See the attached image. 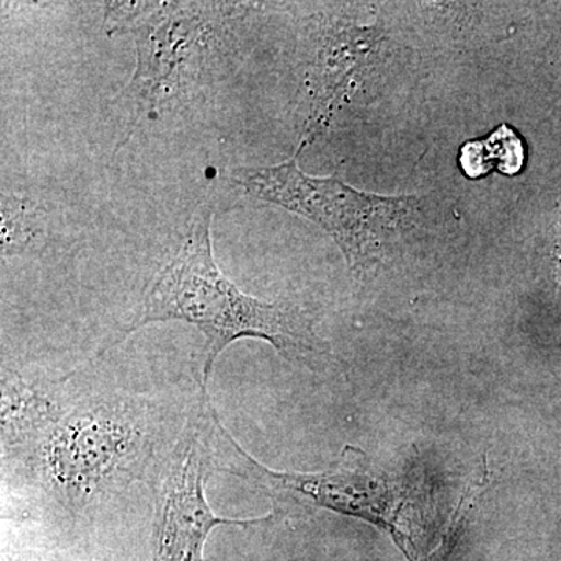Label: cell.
I'll return each instance as SVG.
<instances>
[{
    "label": "cell",
    "instance_id": "1",
    "mask_svg": "<svg viewBox=\"0 0 561 561\" xmlns=\"http://www.w3.org/2000/svg\"><path fill=\"white\" fill-rule=\"evenodd\" d=\"M79 382L2 379L3 483L27 489L49 511L81 513L158 479L169 456L147 398Z\"/></svg>",
    "mask_w": 561,
    "mask_h": 561
},
{
    "label": "cell",
    "instance_id": "2",
    "mask_svg": "<svg viewBox=\"0 0 561 561\" xmlns=\"http://www.w3.org/2000/svg\"><path fill=\"white\" fill-rule=\"evenodd\" d=\"M213 216L209 203L195 210L179 249L146 287L138 311L102 353L140 328L181 321L205 337L202 393H209L220 354L241 339L267 342L290 364L320 370L330 359V348L317 335L311 312L295 302L265 301L239 289L214 260Z\"/></svg>",
    "mask_w": 561,
    "mask_h": 561
},
{
    "label": "cell",
    "instance_id": "3",
    "mask_svg": "<svg viewBox=\"0 0 561 561\" xmlns=\"http://www.w3.org/2000/svg\"><path fill=\"white\" fill-rule=\"evenodd\" d=\"M209 446L214 470L264 494L279 516L317 511L360 519L389 534L409 561L424 556L413 540L411 490L404 479L383 470L356 446H345L331 468L316 472L276 471L254 459L224 426L209 404Z\"/></svg>",
    "mask_w": 561,
    "mask_h": 561
},
{
    "label": "cell",
    "instance_id": "4",
    "mask_svg": "<svg viewBox=\"0 0 561 561\" xmlns=\"http://www.w3.org/2000/svg\"><path fill=\"white\" fill-rule=\"evenodd\" d=\"M301 151L279 164L238 169L232 176L254 201L319 225L337 243L354 276L370 278L394 239L411 227L420 198L368 194L337 176L308 175L298 165Z\"/></svg>",
    "mask_w": 561,
    "mask_h": 561
},
{
    "label": "cell",
    "instance_id": "5",
    "mask_svg": "<svg viewBox=\"0 0 561 561\" xmlns=\"http://www.w3.org/2000/svg\"><path fill=\"white\" fill-rule=\"evenodd\" d=\"M230 3L116 2L106 5L110 33L133 35L138 66L127 94L139 113H154L205 60L219 20L231 16Z\"/></svg>",
    "mask_w": 561,
    "mask_h": 561
},
{
    "label": "cell",
    "instance_id": "6",
    "mask_svg": "<svg viewBox=\"0 0 561 561\" xmlns=\"http://www.w3.org/2000/svg\"><path fill=\"white\" fill-rule=\"evenodd\" d=\"M209 404V394L201 393L157 479L151 561H203L216 527L249 529L278 518L275 512L257 518H225L210 508L206 497V481L214 471Z\"/></svg>",
    "mask_w": 561,
    "mask_h": 561
},
{
    "label": "cell",
    "instance_id": "7",
    "mask_svg": "<svg viewBox=\"0 0 561 561\" xmlns=\"http://www.w3.org/2000/svg\"><path fill=\"white\" fill-rule=\"evenodd\" d=\"M43 219L31 202L2 195V254L13 256L32 250L43 234Z\"/></svg>",
    "mask_w": 561,
    "mask_h": 561
},
{
    "label": "cell",
    "instance_id": "8",
    "mask_svg": "<svg viewBox=\"0 0 561 561\" xmlns=\"http://www.w3.org/2000/svg\"><path fill=\"white\" fill-rule=\"evenodd\" d=\"M457 541H459V538L454 537L453 534H442L437 546L431 549L430 552L424 553L419 561H448L454 548H456Z\"/></svg>",
    "mask_w": 561,
    "mask_h": 561
},
{
    "label": "cell",
    "instance_id": "9",
    "mask_svg": "<svg viewBox=\"0 0 561 561\" xmlns=\"http://www.w3.org/2000/svg\"><path fill=\"white\" fill-rule=\"evenodd\" d=\"M55 561H57V560H55Z\"/></svg>",
    "mask_w": 561,
    "mask_h": 561
}]
</instances>
